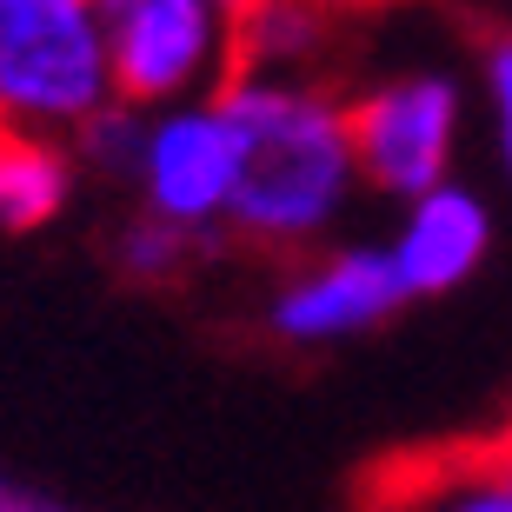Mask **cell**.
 I'll return each instance as SVG.
<instances>
[{"instance_id":"obj_5","label":"cell","mask_w":512,"mask_h":512,"mask_svg":"<svg viewBox=\"0 0 512 512\" xmlns=\"http://www.w3.org/2000/svg\"><path fill=\"white\" fill-rule=\"evenodd\" d=\"M114 87L133 107L220 94L233 80V0H94Z\"/></svg>"},{"instance_id":"obj_11","label":"cell","mask_w":512,"mask_h":512,"mask_svg":"<svg viewBox=\"0 0 512 512\" xmlns=\"http://www.w3.org/2000/svg\"><path fill=\"white\" fill-rule=\"evenodd\" d=\"M479 114H486V140H493V167L512 193V27L479 47Z\"/></svg>"},{"instance_id":"obj_12","label":"cell","mask_w":512,"mask_h":512,"mask_svg":"<svg viewBox=\"0 0 512 512\" xmlns=\"http://www.w3.org/2000/svg\"><path fill=\"white\" fill-rule=\"evenodd\" d=\"M406 512H512V493L486 473V459L473 453V459H453Z\"/></svg>"},{"instance_id":"obj_1","label":"cell","mask_w":512,"mask_h":512,"mask_svg":"<svg viewBox=\"0 0 512 512\" xmlns=\"http://www.w3.org/2000/svg\"><path fill=\"white\" fill-rule=\"evenodd\" d=\"M220 100L233 114V140H240L227 233L273 260L340 240V227L366 193L353 120H346V80L233 74Z\"/></svg>"},{"instance_id":"obj_9","label":"cell","mask_w":512,"mask_h":512,"mask_svg":"<svg viewBox=\"0 0 512 512\" xmlns=\"http://www.w3.org/2000/svg\"><path fill=\"white\" fill-rule=\"evenodd\" d=\"M87 187L80 147L67 133L0 120V233H47Z\"/></svg>"},{"instance_id":"obj_2","label":"cell","mask_w":512,"mask_h":512,"mask_svg":"<svg viewBox=\"0 0 512 512\" xmlns=\"http://www.w3.org/2000/svg\"><path fill=\"white\" fill-rule=\"evenodd\" d=\"M233 180H240V140H233V114L220 94L133 107L127 147L107 173V187L127 193V207L153 213V220L207 240V247L227 233Z\"/></svg>"},{"instance_id":"obj_8","label":"cell","mask_w":512,"mask_h":512,"mask_svg":"<svg viewBox=\"0 0 512 512\" xmlns=\"http://www.w3.org/2000/svg\"><path fill=\"white\" fill-rule=\"evenodd\" d=\"M353 20L320 0H240L233 7V74H320L340 80Z\"/></svg>"},{"instance_id":"obj_16","label":"cell","mask_w":512,"mask_h":512,"mask_svg":"<svg viewBox=\"0 0 512 512\" xmlns=\"http://www.w3.org/2000/svg\"><path fill=\"white\" fill-rule=\"evenodd\" d=\"M233 7H240V0H233Z\"/></svg>"},{"instance_id":"obj_15","label":"cell","mask_w":512,"mask_h":512,"mask_svg":"<svg viewBox=\"0 0 512 512\" xmlns=\"http://www.w3.org/2000/svg\"><path fill=\"white\" fill-rule=\"evenodd\" d=\"M326 14H340V20H353V27H360V20H373V14H386V7H399V0H320Z\"/></svg>"},{"instance_id":"obj_6","label":"cell","mask_w":512,"mask_h":512,"mask_svg":"<svg viewBox=\"0 0 512 512\" xmlns=\"http://www.w3.org/2000/svg\"><path fill=\"white\" fill-rule=\"evenodd\" d=\"M406 306L413 300L393 273L386 240H326L280 266L266 293V333L293 353H326V346L380 333Z\"/></svg>"},{"instance_id":"obj_4","label":"cell","mask_w":512,"mask_h":512,"mask_svg":"<svg viewBox=\"0 0 512 512\" xmlns=\"http://www.w3.org/2000/svg\"><path fill=\"white\" fill-rule=\"evenodd\" d=\"M114 100L94 0H0V120L74 140Z\"/></svg>"},{"instance_id":"obj_14","label":"cell","mask_w":512,"mask_h":512,"mask_svg":"<svg viewBox=\"0 0 512 512\" xmlns=\"http://www.w3.org/2000/svg\"><path fill=\"white\" fill-rule=\"evenodd\" d=\"M479 459H486V473H493L499 486H506V493H512V419H506V426H499L493 439H486V446H479Z\"/></svg>"},{"instance_id":"obj_10","label":"cell","mask_w":512,"mask_h":512,"mask_svg":"<svg viewBox=\"0 0 512 512\" xmlns=\"http://www.w3.org/2000/svg\"><path fill=\"white\" fill-rule=\"evenodd\" d=\"M207 253V240H193V233L167 227V220H153V213L127 207L114 220V233H107V260H114L120 280L133 286H173L187 280V266Z\"/></svg>"},{"instance_id":"obj_13","label":"cell","mask_w":512,"mask_h":512,"mask_svg":"<svg viewBox=\"0 0 512 512\" xmlns=\"http://www.w3.org/2000/svg\"><path fill=\"white\" fill-rule=\"evenodd\" d=\"M0 512H74V506H60L54 493H40V486H20V479L0 473Z\"/></svg>"},{"instance_id":"obj_3","label":"cell","mask_w":512,"mask_h":512,"mask_svg":"<svg viewBox=\"0 0 512 512\" xmlns=\"http://www.w3.org/2000/svg\"><path fill=\"white\" fill-rule=\"evenodd\" d=\"M346 120H353V153H360L366 193L399 207V200L459 173L473 100H466V80L453 67L413 60V67L346 80Z\"/></svg>"},{"instance_id":"obj_7","label":"cell","mask_w":512,"mask_h":512,"mask_svg":"<svg viewBox=\"0 0 512 512\" xmlns=\"http://www.w3.org/2000/svg\"><path fill=\"white\" fill-rule=\"evenodd\" d=\"M493 240H499L493 193H479L459 173L399 200L393 227H386V253H393L406 300H446L459 286H473V273L493 260Z\"/></svg>"}]
</instances>
